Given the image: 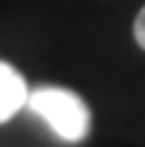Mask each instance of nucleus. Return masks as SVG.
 <instances>
[{"label":"nucleus","mask_w":145,"mask_h":147,"mask_svg":"<svg viewBox=\"0 0 145 147\" xmlns=\"http://www.w3.org/2000/svg\"><path fill=\"white\" fill-rule=\"evenodd\" d=\"M34 114H39L62 140L80 142L91 129V111L86 101L67 88H39L26 101Z\"/></svg>","instance_id":"obj_1"},{"label":"nucleus","mask_w":145,"mask_h":147,"mask_svg":"<svg viewBox=\"0 0 145 147\" xmlns=\"http://www.w3.org/2000/svg\"><path fill=\"white\" fill-rule=\"evenodd\" d=\"M26 101H29V88L23 75L8 62H0V124L13 119Z\"/></svg>","instance_id":"obj_2"},{"label":"nucleus","mask_w":145,"mask_h":147,"mask_svg":"<svg viewBox=\"0 0 145 147\" xmlns=\"http://www.w3.org/2000/svg\"><path fill=\"white\" fill-rule=\"evenodd\" d=\"M135 41L145 49V5L140 8V13L135 18Z\"/></svg>","instance_id":"obj_3"}]
</instances>
